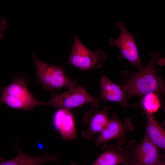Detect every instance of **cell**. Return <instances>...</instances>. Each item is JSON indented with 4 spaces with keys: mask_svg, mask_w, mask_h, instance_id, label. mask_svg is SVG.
I'll list each match as a JSON object with an SVG mask.
<instances>
[{
    "mask_svg": "<svg viewBox=\"0 0 165 165\" xmlns=\"http://www.w3.org/2000/svg\"><path fill=\"white\" fill-rule=\"evenodd\" d=\"M160 52L151 53V59L147 66L131 75L124 85L128 98L135 95H144L151 93L158 95L165 93V84L156 74V64Z\"/></svg>",
    "mask_w": 165,
    "mask_h": 165,
    "instance_id": "cell-1",
    "label": "cell"
},
{
    "mask_svg": "<svg viewBox=\"0 0 165 165\" xmlns=\"http://www.w3.org/2000/svg\"><path fill=\"white\" fill-rule=\"evenodd\" d=\"M1 101L11 108L31 110L46 103L36 100L28 91L25 81L17 78L2 90Z\"/></svg>",
    "mask_w": 165,
    "mask_h": 165,
    "instance_id": "cell-2",
    "label": "cell"
},
{
    "mask_svg": "<svg viewBox=\"0 0 165 165\" xmlns=\"http://www.w3.org/2000/svg\"><path fill=\"white\" fill-rule=\"evenodd\" d=\"M32 56L38 81L43 88L50 90L62 87L70 90L77 87L76 82L68 77L61 67L45 63L35 54Z\"/></svg>",
    "mask_w": 165,
    "mask_h": 165,
    "instance_id": "cell-3",
    "label": "cell"
},
{
    "mask_svg": "<svg viewBox=\"0 0 165 165\" xmlns=\"http://www.w3.org/2000/svg\"><path fill=\"white\" fill-rule=\"evenodd\" d=\"M106 60L104 52L100 49L92 52L86 47L77 36L74 35L72 50L66 63L83 71L101 68Z\"/></svg>",
    "mask_w": 165,
    "mask_h": 165,
    "instance_id": "cell-4",
    "label": "cell"
},
{
    "mask_svg": "<svg viewBox=\"0 0 165 165\" xmlns=\"http://www.w3.org/2000/svg\"><path fill=\"white\" fill-rule=\"evenodd\" d=\"M46 103V105H51L54 108L70 110L88 103L92 104L93 108H97L100 101L83 87L78 86L62 93L55 94Z\"/></svg>",
    "mask_w": 165,
    "mask_h": 165,
    "instance_id": "cell-5",
    "label": "cell"
},
{
    "mask_svg": "<svg viewBox=\"0 0 165 165\" xmlns=\"http://www.w3.org/2000/svg\"><path fill=\"white\" fill-rule=\"evenodd\" d=\"M125 26L123 22H119L116 24V27L120 30V35L116 39L110 38L108 41L109 44L119 48L121 53L120 58H125L134 67L141 69L143 67L139 57L135 36L127 31Z\"/></svg>",
    "mask_w": 165,
    "mask_h": 165,
    "instance_id": "cell-6",
    "label": "cell"
},
{
    "mask_svg": "<svg viewBox=\"0 0 165 165\" xmlns=\"http://www.w3.org/2000/svg\"><path fill=\"white\" fill-rule=\"evenodd\" d=\"M126 149L130 159L138 165H160L161 161L159 149L149 139L146 134L142 142L137 144L133 140L130 141Z\"/></svg>",
    "mask_w": 165,
    "mask_h": 165,
    "instance_id": "cell-7",
    "label": "cell"
},
{
    "mask_svg": "<svg viewBox=\"0 0 165 165\" xmlns=\"http://www.w3.org/2000/svg\"><path fill=\"white\" fill-rule=\"evenodd\" d=\"M133 130L131 120L126 119L122 122L113 113L107 125L100 133L95 140V145L100 146L103 143L113 139H117L118 143L123 145L126 141V134Z\"/></svg>",
    "mask_w": 165,
    "mask_h": 165,
    "instance_id": "cell-8",
    "label": "cell"
},
{
    "mask_svg": "<svg viewBox=\"0 0 165 165\" xmlns=\"http://www.w3.org/2000/svg\"><path fill=\"white\" fill-rule=\"evenodd\" d=\"M101 98L105 101L119 103L123 107L128 106L127 94L124 85L119 86L103 75L100 80Z\"/></svg>",
    "mask_w": 165,
    "mask_h": 165,
    "instance_id": "cell-9",
    "label": "cell"
},
{
    "mask_svg": "<svg viewBox=\"0 0 165 165\" xmlns=\"http://www.w3.org/2000/svg\"><path fill=\"white\" fill-rule=\"evenodd\" d=\"M53 125L62 138L71 140L76 137L74 117L70 110L60 108L53 118Z\"/></svg>",
    "mask_w": 165,
    "mask_h": 165,
    "instance_id": "cell-10",
    "label": "cell"
},
{
    "mask_svg": "<svg viewBox=\"0 0 165 165\" xmlns=\"http://www.w3.org/2000/svg\"><path fill=\"white\" fill-rule=\"evenodd\" d=\"M103 152L94 163L98 165L123 164L130 158L127 150L118 146L105 144Z\"/></svg>",
    "mask_w": 165,
    "mask_h": 165,
    "instance_id": "cell-11",
    "label": "cell"
},
{
    "mask_svg": "<svg viewBox=\"0 0 165 165\" xmlns=\"http://www.w3.org/2000/svg\"><path fill=\"white\" fill-rule=\"evenodd\" d=\"M46 162L58 163V155L45 154L41 156L33 157L27 156L19 150L17 155L12 159L4 160L1 158L0 165H43Z\"/></svg>",
    "mask_w": 165,
    "mask_h": 165,
    "instance_id": "cell-12",
    "label": "cell"
},
{
    "mask_svg": "<svg viewBox=\"0 0 165 165\" xmlns=\"http://www.w3.org/2000/svg\"><path fill=\"white\" fill-rule=\"evenodd\" d=\"M147 119L146 134L152 142L163 153L160 155L161 160H165V130L159 124L153 114L145 113Z\"/></svg>",
    "mask_w": 165,
    "mask_h": 165,
    "instance_id": "cell-13",
    "label": "cell"
},
{
    "mask_svg": "<svg viewBox=\"0 0 165 165\" xmlns=\"http://www.w3.org/2000/svg\"><path fill=\"white\" fill-rule=\"evenodd\" d=\"M108 107L105 106L103 110L93 115L88 122V127L82 131L83 137L88 140L93 139L97 133H101L108 124L109 120L107 112Z\"/></svg>",
    "mask_w": 165,
    "mask_h": 165,
    "instance_id": "cell-14",
    "label": "cell"
},
{
    "mask_svg": "<svg viewBox=\"0 0 165 165\" xmlns=\"http://www.w3.org/2000/svg\"><path fill=\"white\" fill-rule=\"evenodd\" d=\"M141 104L145 114H153L158 111L160 106L159 95L151 93L144 95Z\"/></svg>",
    "mask_w": 165,
    "mask_h": 165,
    "instance_id": "cell-15",
    "label": "cell"
},
{
    "mask_svg": "<svg viewBox=\"0 0 165 165\" xmlns=\"http://www.w3.org/2000/svg\"><path fill=\"white\" fill-rule=\"evenodd\" d=\"M123 165H138L133 160L130 159L128 160Z\"/></svg>",
    "mask_w": 165,
    "mask_h": 165,
    "instance_id": "cell-16",
    "label": "cell"
},
{
    "mask_svg": "<svg viewBox=\"0 0 165 165\" xmlns=\"http://www.w3.org/2000/svg\"><path fill=\"white\" fill-rule=\"evenodd\" d=\"M69 165H77L76 164V163H75V162H72ZM91 165H98L93 163V164Z\"/></svg>",
    "mask_w": 165,
    "mask_h": 165,
    "instance_id": "cell-17",
    "label": "cell"
},
{
    "mask_svg": "<svg viewBox=\"0 0 165 165\" xmlns=\"http://www.w3.org/2000/svg\"><path fill=\"white\" fill-rule=\"evenodd\" d=\"M160 165H165V160H164L162 161Z\"/></svg>",
    "mask_w": 165,
    "mask_h": 165,
    "instance_id": "cell-18",
    "label": "cell"
},
{
    "mask_svg": "<svg viewBox=\"0 0 165 165\" xmlns=\"http://www.w3.org/2000/svg\"><path fill=\"white\" fill-rule=\"evenodd\" d=\"M164 126H165V121H164Z\"/></svg>",
    "mask_w": 165,
    "mask_h": 165,
    "instance_id": "cell-19",
    "label": "cell"
}]
</instances>
